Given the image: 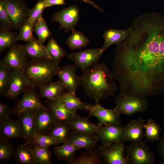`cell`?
Masks as SVG:
<instances>
[{
	"mask_svg": "<svg viewBox=\"0 0 164 164\" xmlns=\"http://www.w3.org/2000/svg\"><path fill=\"white\" fill-rule=\"evenodd\" d=\"M116 45L111 73L121 93L135 97L155 95L164 88V15L141 14Z\"/></svg>",
	"mask_w": 164,
	"mask_h": 164,
	"instance_id": "cell-1",
	"label": "cell"
},
{
	"mask_svg": "<svg viewBox=\"0 0 164 164\" xmlns=\"http://www.w3.org/2000/svg\"><path fill=\"white\" fill-rule=\"evenodd\" d=\"M82 72L80 76V86L87 95L95 103L110 96L115 97L114 94L118 86L105 61L98 62Z\"/></svg>",
	"mask_w": 164,
	"mask_h": 164,
	"instance_id": "cell-2",
	"label": "cell"
},
{
	"mask_svg": "<svg viewBox=\"0 0 164 164\" xmlns=\"http://www.w3.org/2000/svg\"><path fill=\"white\" fill-rule=\"evenodd\" d=\"M59 63L50 59L32 60L23 72L30 87L39 88L52 82L60 67Z\"/></svg>",
	"mask_w": 164,
	"mask_h": 164,
	"instance_id": "cell-3",
	"label": "cell"
},
{
	"mask_svg": "<svg viewBox=\"0 0 164 164\" xmlns=\"http://www.w3.org/2000/svg\"><path fill=\"white\" fill-rule=\"evenodd\" d=\"M128 164H154L155 156L146 142L139 141L132 142L126 146Z\"/></svg>",
	"mask_w": 164,
	"mask_h": 164,
	"instance_id": "cell-4",
	"label": "cell"
},
{
	"mask_svg": "<svg viewBox=\"0 0 164 164\" xmlns=\"http://www.w3.org/2000/svg\"><path fill=\"white\" fill-rule=\"evenodd\" d=\"M116 98L115 109L120 114L130 116L148 110L149 103L145 98L137 97L119 94Z\"/></svg>",
	"mask_w": 164,
	"mask_h": 164,
	"instance_id": "cell-5",
	"label": "cell"
},
{
	"mask_svg": "<svg viewBox=\"0 0 164 164\" xmlns=\"http://www.w3.org/2000/svg\"><path fill=\"white\" fill-rule=\"evenodd\" d=\"M125 148V143H113L107 145H102L97 149L103 164H128L124 155Z\"/></svg>",
	"mask_w": 164,
	"mask_h": 164,
	"instance_id": "cell-6",
	"label": "cell"
},
{
	"mask_svg": "<svg viewBox=\"0 0 164 164\" xmlns=\"http://www.w3.org/2000/svg\"><path fill=\"white\" fill-rule=\"evenodd\" d=\"M34 88L29 86L26 88L22 97L16 103L13 109L15 114L29 111H37L46 108Z\"/></svg>",
	"mask_w": 164,
	"mask_h": 164,
	"instance_id": "cell-7",
	"label": "cell"
},
{
	"mask_svg": "<svg viewBox=\"0 0 164 164\" xmlns=\"http://www.w3.org/2000/svg\"><path fill=\"white\" fill-rule=\"evenodd\" d=\"M88 118L94 116L98 120V124L100 126L112 125L121 126L122 123L120 118V114L114 108L108 109L101 106L100 103L90 104L88 109Z\"/></svg>",
	"mask_w": 164,
	"mask_h": 164,
	"instance_id": "cell-8",
	"label": "cell"
},
{
	"mask_svg": "<svg viewBox=\"0 0 164 164\" xmlns=\"http://www.w3.org/2000/svg\"><path fill=\"white\" fill-rule=\"evenodd\" d=\"M78 7L73 5L62 9L55 13L52 16V22L60 24L59 29H64L66 32L72 31L79 19Z\"/></svg>",
	"mask_w": 164,
	"mask_h": 164,
	"instance_id": "cell-9",
	"label": "cell"
},
{
	"mask_svg": "<svg viewBox=\"0 0 164 164\" xmlns=\"http://www.w3.org/2000/svg\"><path fill=\"white\" fill-rule=\"evenodd\" d=\"M102 53L101 48H97L75 52L66 56L83 71L97 63Z\"/></svg>",
	"mask_w": 164,
	"mask_h": 164,
	"instance_id": "cell-10",
	"label": "cell"
},
{
	"mask_svg": "<svg viewBox=\"0 0 164 164\" xmlns=\"http://www.w3.org/2000/svg\"><path fill=\"white\" fill-rule=\"evenodd\" d=\"M12 20L14 28L19 29L28 19L30 9L23 0H3Z\"/></svg>",
	"mask_w": 164,
	"mask_h": 164,
	"instance_id": "cell-11",
	"label": "cell"
},
{
	"mask_svg": "<svg viewBox=\"0 0 164 164\" xmlns=\"http://www.w3.org/2000/svg\"><path fill=\"white\" fill-rule=\"evenodd\" d=\"M28 57L22 45L15 44L10 48L1 60L0 64L15 70L23 71L29 61Z\"/></svg>",
	"mask_w": 164,
	"mask_h": 164,
	"instance_id": "cell-12",
	"label": "cell"
},
{
	"mask_svg": "<svg viewBox=\"0 0 164 164\" xmlns=\"http://www.w3.org/2000/svg\"><path fill=\"white\" fill-rule=\"evenodd\" d=\"M103 145L113 143H125L124 126L112 125L100 126L97 133Z\"/></svg>",
	"mask_w": 164,
	"mask_h": 164,
	"instance_id": "cell-13",
	"label": "cell"
},
{
	"mask_svg": "<svg viewBox=\"0 0 164 164\" xmlns=\"http://www.w3.org/2000/svg\"><path fill=\"white\" fill-rule=\"evenodd\" d=\"M77 67L75 64L66 65L60 68L56 75L65 85L67 91L73 94L76 93L80 86V76L76 71Z\"/></svg>",
	"mask_w": 164,
	"mask_h": 164,
	"instance_id": "cell-14",
	"label": "cell"
},
{
	"mask_svg": "<svg viewBox=\"0 0 164 164\" xmlns=\"http://www.w3.org/2000/svg\"><path fill=\"white\" fill-rule=\"evenodd\" d=\"M96 134L93 133L71 130L66 142L73 144L79 149L84 148L87 150L94 149L99 140L97 135Z\"/></svg>",
	"mask_w": 164,
	"mask_h": 164,
	"instance_id": "cell-15",
	"label": "cell"
},
{
	"mask_svg": "<svg viewBox=\"0 0 164 164\" xmlns=\"http://www.w3.org/2000/svg\"><path fill=\"white\" fill-rule=\"evenodd\" d=\"M29 86V81L23 71L15 70L10 79L5 97L14 99L25 91Z\"/></svg>",
	"mask_w": 164,
	"mask_h": 164,
	"instance_id": "cell-16",
	"label": "cell"
},
{
	"mask_svg": "<svg viewBox=\"0 0 164 164\" xmlns=\"http://www.w3.org/2000/svg\"><path fill=\"white\" fill-rule=\"evenodd\" d=\"M57 121L48 108L37 111L35 119L36 134H46Z\"/></svg>",
	"mask_w": 164,
	"mask_h": 164,
	"instance_id": "cell-17",
	"label": "cell"
},
{
	"mask_svg": "<svg viewBox=\"0 0 164 164\" xmlns=\"http://www.w3.org/2000/svg\"><path fill=\"white\" fill-rule=\"evenodd\" d=\"M36 112L26 111L17 115L22 128L25 143L27 144H30L36 134L35 119Z\"/></svg>",
	"mask_w": 164,
	"mask_h": 164,
	"instance_id": "cell-18",
	"label": "cell"
},
{
	"mask_svg": "<svg viewBox=\"0 0 164 164\" xmlns=\"http://www.w3.org/2000/svg\"><path fill=\"white\" fill-rule=\"evenodd\" d=\"M17 138H24L22 128L18 119L9 118L0 124V138L10 140Z\"/></svg>",
	"mask_w": 164,
	"mask_h": 164,
	"instance_id": "cell-19",
	"label": "cell"
},
{
	"mask_svg": "<svg viewBox=\"0 0 164 164\" xmlns=\"http://www.w3.org/2000/svg\"><path fill=\"white\" fill-rule=\"evenodd\" d=\"M130 31L129 28L125 29H110L104 31L103 34L104 42L100 48L101 52L103 53L113 44L120 43L127 36Z\"/></svg>",
	"mask_w": 164,
	"mask_h": 164,
	"instance_id": "cell-20",
	"label": "cell"
},
{
	"mask_svg": "<svg viewBox=\"0 0 164 164\" xmlns=\"http://www.w3.org/2000/svg\"><path fill=\"white\" fill-rule=\"evenodd\" d=\"M145 120L139 117L137 120L131 121L124 126V133L126 141L133 142L141 140L144 137L143 130Z\"/></svg>",
	"mask_w": 164,
	"mask_h": 164,
	"instance_id": "cell-21",
	"label": "cell"
},
{
	"mask_svg": "<svg viewBox=\"0 0 164 164\" xmlns=\"http://www.w3.org/2000/svg\"><path fill=\"white\" fill-rule=\"evenodd\" d=\"M47 104L57 121L69 123L76 114L69 110L57 99L48 100Z\"/></svg>",
	"mask_w": 164,
	"mask_h": 164,
	"instance_id": "cell-22",
	"label": "cell"
},
{
	"mask_svg": "<svg viewBox=\"0 0 164 164\" xmlns=\"http://www.w3.org/2000/svg\"><path fill=\"white\" fill-rule=\"evenodd\" d=\"M22 46L26 54L32 60L50 59L46 46L34 37Z\"/></svg>",
	"mask_w": 164,
	"mask_h": 164,
	"instance_id": "cell-23",
	"label": "cell"
},
{
	"mask_svg": "<svg viewBox=\"0 0 164 164\" xmlns=\"http://www.w3.org/2000/svg\"><path fill=\"white\" fill-rule=\"evenodd\" d=\"M61 102L69 110L76 113L77 110L87 111L90 104L82 101L76 97V94L68 91L63 92L57 99Z\"/></svg>",
	"mask_w": 164,
	"mask_h": 164,
	"instance_id": "cell-24",
	"label": "cell"
},
{
	"mask_svg": "<svg viewBox=\"0 0 164 164\" xmlns=\"http://www.w3.org/2000/svg\"><path fill=\"white\" fill-rule=\"evenodd\" d=\"M88 118L81 117L76 113L68 123L71 130L80 132L97 134L100 126L98 124L92 123Z\"/></svg>",
	"mask_w": 164,
	"mask_h": 164,
	"instance_id": "cell-25",
	"label": "cell"
},
{
	"mask_svg": "<svg viewBox=\"0 0 164 164\" xmlns=\"http://www.w3.org/2000/svg\"><path fill=\"white\" fill-rule=\"evenodd\" d=\"M66 89L65 84L60 80L51 82L39 87V94L42 98L48 100L57 99Z\"/></svg>",
	"mask_w": 164,
	"mask_h": 164,
	"instance_id": "cell-26",
	"label": "cell"
},
{
	"mask_svg": "<svg viewBox=\"0 0 164 164\" xmlns=\"http://www.w3.org/2000/svg\"><path fill=\"white\" fill-rule=\"evenodd\" d=\"M14 158L17 164H36L30 144L25 143L18 145L15 151Z\"/></svg>",
	"mask_w": 164,
	"mask_h": 164,
	"instance_id": "cell-27",
	"label": "cell"
},
{
	"mask_svg": "<svg viewBox=\"0 0 164 164\" xmlns=\"http://www.w3.org/2000/svg\"><path fill=\"white\" fill-rule=\"evenodd\" d=\"M79 149L72 143L66 142L62 145L54 147L53 152L57 158L60 161H67L71 164L75 159V152Z\"/></svg>",
	"mask_w": 164,
	"mask_h": 164,
	"instance_id": "cell-28",
	"label": "cell"
},
{
	"mask_svg": "<svg viewBox=\"0 0 164 164\" xmlns=\"http://www.w3.org/2000/svg\"><path fill=\"white\" fill-rule=\"evenodd\" d=\"M71 130L68 123L57 121L46 134L53 138L59 144L66 142Z\"/></svg>",
	"mask_w": 164,
	"mask_h": 164,
	"instance_id": "cell-29",
	"label": "cell"
},
{
	"mask_svg": "<svg viewBox=\"0 0 164 164\" xmlns=\"http://www.w3.org/2000/svg\"><path fill=\"white\" fill-rule=\"evenodd\" d=\"M66 41L67 46L71 50L80 49L87 46L89 40L82 32L74 29Z\"/></svg>",
	"mask_w": 164,
	"mask_h": 164,
	"instance_id": "cell-30",
	"label": "cell"
},
{
	"mask_svg": "<svg viewBox=\"0 0 164 164\" xmlns=\"http://www.w3.org/2000/svg\"><path fill=\"white\" fill-rule=\"evenodd\" d=\"M46 46L50 59L59 63L66 54L65 50L61 47L53 38H50Z\"/></svg>",
	"mask_w": 164,
	"mask_h": 164,
	"instance_id": "cell-31",
	"label": "cell"
},
{
	"mask_svg": "<svg viewBox=\"0 0 164 164\" xmlns=\"http://www.w3.org/2000/svg\"><path fill=\"white\" fill-rule=\"evenodd\" d=\"M101 158L99 157L97 149L88 150L76 159L71 164H102Z\"/></svg>",
	"mask_w": 164,
	"mask_h": 164,
	"instance_id": "cell-32",
	"label": "cell"
},
{
	"mask_svg": "<svg viewBox=\"0 0 164 164\" xmlns=\"http://www.w3.org/2000/svg\"><path fill=\"white\" fill-rule=\"evenodd\" d=\"M15 69L0 64V96L5 97Z\"/></svg>",
	"mask_w": 164,
	"mask_h": 164,
	"instance_id": "cell-33",
	"label": "cell"
},
{
	"mask_svg": "<svg viewBox=\"0 0 164 164\" xmlns=\"http://www.w3.org/2000/svg\"><path fill=\"white\" fill-rule=\"evenodd\" d=\"M144 128L145 129L144 137L146 138L145 141L146 142L149 140L152 142L158 140L160 138L161 128L154 120L149 118L147 123L144 124Z\"/></svg>",
	"mask_w": 164,
	"mask_h": 164,
	"instance_id": "cell-34",
	"label": "cell"
},
{
	"mask_svg": "<svg viewBox=\"0 0 164 164\" xmlns=\"http://www.w3.org/2000/svg\"><path fill=\"white\" fill-rule=\"evenodd\" d=\"M33 31L36 35L38 39L43 44L52 35L42 16L35 23L33 27Z\"/></svg>",
	"mask_w": 164,
	"mask_h": 164,
	"instance_id": "cell-35",
	"label": "cell"
},
{
	"mask_svg": "<svg viewBox=\"0 0 164 164\" xmlns=\"http://www.w3.org/2000/svg\"><path fill=\"white\" fill-rule=\"evenodd\" d=\"M10 140L0 138V163L6 164L14 157L15 151Z\"/></svg>",
	"mask_w": 164,
	"mask_h": 164,
	"instance_id": "cell-36",
	"label": "cell"
},
{
	"mask_svg": "<svg viewBox=\"0 0 164 164\" xmlns=\"http://www.w3.org/2000/svg\"><path fill=\"white\" fill-rule=\"evenodd\" d=\"M16 32L9 30L0 29V53L1 54L6 49L10 48L16 44Z\"/></svg>",
	"mask_w": 164,
	"mask_h": 164,
	"instance_id": "cell-37",
	"label": "cell"
},
{
	"mask_svg": "<svg viewBox=\"0 0 164 164\" xmlns=\"http://www.w3.org/2000/svg\"><path fill=\"white\" fill-rule=\"evenodd\" d=\"M36 164H50L52 153L48 147L32 146Z\"/></svg>",
	"mask_w": 164,
	"mask_h": 164,
	"instance_id": "cell-38",
	"label": "cell"
},
{
	"mask_svg": "<svg viewBox=\"0 0 164 164\" xmlns=\"http://www.w3.org/2000/svg\"><path fill=\"white\" fill-rule=\"evenodd\" d=\"M32 146L47 147L59 144L52 137L46 134H36L30 143Z\"/></svg>",
	"mask_w": 164,
	"mask_h": 164,
	"instance_id": "cell-39",
	"label": "cell"
},
{
	"mask_svg": "<svg viewBox=\"0 0 164 164\" xmlns=\"http://www.w3.org/2000/svg\"><path fill=\"white\" fill-rule=\"evenodd\" d=\"M0 29L11 30L14 28L12 18L8 11L3 0H0Z\"/></svg>",
	"mask_w": 164,
	"mask_h": 164,
	"instance_id": "cell-40",
	"label": "cell"
},
{
	"mask_svg": "<svg viewBox=\"0 0 164 164\" xmlns=\"http://www.w3.org/2000/svg\"><path fill=\"white\" fill-rule=\"evenodd\" d=\"M35 24L26 22L23 24L19 29V32L16 37V40L28 42L33 38L32 32Z\"/></svg>",
	"mask_w": 164,
	"mask_h": 164,
	"instance_id": "cell-41",
	"label": "cell"
},
{
	"mask_svg": "<svg viewBox=\"0 0 164 164\" xmlns=\"http://www.w3.org/2000/svg\"><path fill=\"white\" fill-rule=\"evenodd\" d=\"M44 2V0H38L34 6L30 9L27 22L35 24L42 16L43 12L46 8Z\"/></svg>",
	"mask_w": 164,
	"mask_h": 164,
	"instance_id": "cell-42",
	"label": "cell"
},
{
	"mask_svg": "<svg viewBox=\"0 0 164 164\" xmlns=\"http://www.w3.org/2000/svg\"><path fill=\"white\" fill-rule=\"evenodd\" d=\"M14 112L13 109L9 108L0 102V124L10 118Z\"/></svg>",
	"mask_w": 164,
	"mask_h": 164,
	"instance_id": "cell-43",
	"label": "cell"
},
{
	"mask_svg": "<svg viewBox=\"0 0 164 164\" xmlns=\"http://www.w3.org/2000/svg\"><path fill=\"white\" fill-rule=\"evenodd\" d=\"M157 148L158 153L162 160V161L159 164H164V135L158 140Z\"/></svg>",
	"mask_w": 164,
	"mask_h": 164,
	"instance_id": "cell-44",
	"label": "cell"
},
{
	"mask_svg": "<svg viewBox=\"0 0 164 164\" xmlns=\"http://www.w3.org/2000/svg\"><path fill=\"white\" fill-rule=\"evenodd\" d=\"M65 0H44V4L45 8L56 5H63L65 4Z\"/></svg>",
	"mask_w": 164,
	"mask_h": 164,
	"instance_id": "cell-45",
	"label": "cell"
},
{
	"mask_svg": "<svg viewBox=\"0 0 164 164\" xmlns=\"http://www.w3.org/2000/svg\"><path fill=\"white\" fill-rule=\"evenodd\" d=\"M83 1L85 2L92 5L96 9L98 10L101 12H103V9L98 6L94 2L91 0H78Z\"/></svg>",
	"mask_w": 164,
	"mask_h": 164,
	"instance_id": "cell-46",
	"label": "cell"
}]
</instances>
